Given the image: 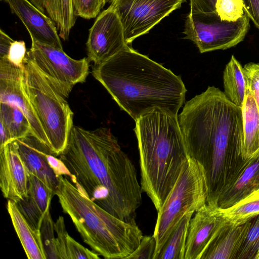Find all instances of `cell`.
<instances>
[{"label": "cell", "instance_id": "1", "mask_svg": "<svg viewBox=\"0 0 259 259\" xmlns=\"http://www.w3.org/2000/svg\"><path fill=\"white\" fill-rule=\"evenodd\" d=\"M59 156L78 190L116 218L136 223L141 186L134 164L110 128L73 125Z\"/></svg>", "mask_w": 259, "mask_h": 259}, {"label": "cell", "instance_id": "2", "mask_svg": "<svg viewBox=\"0 0 259 259\" xmlns=\"http://www.w3.org/2000/svg\"><path fill=\"white\" fill-rule=\"evenodd\" d=\"M178 120L189 156L205 171L207 203L218 205L222 190L244 160L241 108L220 89L208 87L186 102Z\"/></svg>", "mask_w": 259, "mask_h": 259}, {"label": "cell", "instance_id": "3", "mask_svg": "<svg viewBox=\"0 0 259 259\" xmlns=\"http://www.w3.org/2000/svg\"><path fill=\"white\" fill-rule=\"evenodd\" d=\"M93 76L135 121L158 108L178 115L185 100L179 75L127 46L92 68Z\"/></svg>", "mask_w": 259, "mask_h": 259}, {"label": "cell", "instance_id": "4", "mask_svg": "<svg viewBox=\"0 0 259 259\" xmlns=\"http://www.w3.org/2000/svg\"><path fill=\"white\" fill-rule=\"evenodd\" d=\"M135 122L142 190L158 210L190 156L178 115L156 108Z\"/></svg>", "mask_w": 259, "mask_h": 259}, {"label": "cell", "instance_id": "5", "mask_svg": "<svg viewBox=\"0 0 259 259\" xmlns=\"http://www.w3.org/2000/svg\"><path fill=\"white\" fill-rule=\"evenodd\" d=\"M56 194L83 241L106 259L126 258L143 236L136 223L121 220L100 207L63 176Z\"/></svg>", "mask_w": 259, "mask_h": 259}, {"label": "cell", "instance_id": "6", "mask_svg": "<svg viewBox=\"0 0 259 259\" xmlns=\"http://www.w3.org/2000/svg\"><path fill=\"white\" fill-rule=\"evenodd\" d=\"M24 88L53 152L59 156L65 148L73 126V113L65 97L26 56Z\"/></svg>", "mask_w": 259, "mask_h": 259}, {"label": "cell", "instance_id": "7", "mask_svg": "<svg viewBox=\"0 0 259 259\" xmlns=\"http://www.w3.org/2000/svg\"><path fill=\"white\" fill-rule=\"evenodd\" d=\"M208 193L204 167L190 157L184 164L174 187L157 210L153 235L156 241L153 259L185 214L189 211L196 212L207 203Z\"/></svg>", "mask_w": 259, "mask_h": 259}, {"label": "cell", "instance_id": "8", "mask_svg": "<svg viewBox=\"0 0 259 259\" xmlns=\"http://www.w3.org/2000/svg\"><path fill=\"white\" fill-rule=\"evenodd\" d=\"M245 13L236 22L222 20L215 11L190 12L186 16L185 39L193 42L201 53L225 50L242 41L250 27Z\"/></svg>", "mask_w": 259, "mask_h": 259}, {"label": "cell", "instance_id": "9", "mask_svg": "<svg viewBox=\"0 0 259 259\" xmlns=\"http://www.w3.org/2000/svg\"><path fill=\"white\" fill-rule=\"evenodd\" d=\"M26 57L31 60L54 87L68 98L74 85L85 81L89 72L87 58L76 60L63 50L31 39Z\"/></svg>", "mask_w": 259, "mask_h": 259}, {"label": "cell", "instance_id": "10", "mask_svg": "<svg viewBox=\"0 0 259 259\" xmlns=\"http://www.w3.org/2000/svg\"><path fill=\"white\" fill-rule=\"evenodd\" d=\"M117 14L123 27L124 38L130 45L186 0H107Z\"/></svg>", "mask_w": 259, "mask_h": 259}, {"label": "cell", "instance_id": "11", "mask_svg": "<svg viewBox=\"0 0 259 259\" xmlns=\"http://www.w3.org/2000/svg\"><path fill=\"white\" fill-rule=\"evenodd\" d=\"M126 44L123 27L115 11L109 6L97 17L89 30L87 59L98 65L120 52Z\"/></svg>", "mask_w": 259, "mask_h": 259}, {"label": "cell", "instance_id": "12", "mask_svg": "<svg viewBox=\"0 0 259 259\" xmlns=\"http://www.w3.org/2000/svg\"><path fill=\"white\" fill-rule=\"evenodd\" d=\"M0 100L1 102L19 108L29 122L31 133L50 148L45 133L25 90L24 66H17L6 58H0Z\"/></svg>", "mask_w": 259, "mask_h": 259}, {"label": "cell", "instance_id": "13", "mask_svg": "<svg viewBox=\"0 0 259 259\" xmlns=\"http://www.w3.org/2000/svg\"><path fill=\"white\" fill-rule=\"evenodd\" d=\"M217 205L206 203L195 212L189 226L185 259H200L211 239L225 223Z\"/></svg>", "mask_w": 259, "mask_h": 259}, {"label": "cell", "instance_id": "14", "mask_svg": "<svg viewBox=\"0 0 259 259\" xmlns=\"http://www.w3.org/2000/svg\"><path fill=\"white\" fill-rule=\"evenodd\" d=\"M29 172L14 141L0 149V187L4 197L17 203L27 196Z\"/></svg>", "mask_w": 259, "mask_h": 259}, {"label": "cell", "instance_id": "15", "mask_svg": "<svg viewBox=\"0 0 259 259\" xmlns=\"http://www.w3.org/2000/svg\"><path fill=\"white\" fill-rule=\"evenodd\" d=\"M27 30L31 39L63 49L61 38L52 20L29 0H4Z\"/></svg>", "mask_w": 259, "mask_h": 259}, {"label": "cell", "instance_id": "16", "mask_svg": "<svg viewBox=\"0 0 259 259\" xmlns=\"http://www.w3.org/2000/svg\"><path fill=\"white\" fill-rule=\"evenodd\" d=\"M14 141L28 172L42 181L55 195L59 180L48 162L51 149L31 133Z\"/></svg>", "mask_w": 259, "mask_h": 259}, {"label": "cell", "instance_id": "17", "mask_svg": "<svg viewBox=\"0 0 259 259\" xmlns=\"http://www.w3.org/2000/svg\"><path fill=\"white\" fill-rule=\"evenodd\" d=\"M259 189V154L244 160L222 190L218 206L222 208L235 204Z\"/></svg>", "mask_w": 259, "mask_h": 259}, {"label": "cell", "instance_id": "18", "mask_svg": "<svg viewBox=\"0 0 259 259\" xmlns=\"http://www.w3.org/2000/svg\"><path fill=\"white\" fill-rule=\"evenodd\" d=\"M250 224V221L239 225L226 221L209 243L200 259H237Z\"/></svg>", "mask_w": 259, "mask_h": 259}, {"label": "cell", "instance_id": "19", "mask_svg": "<svg viewBox=\"0 0 259 259\" xmlns=\"http://www.w3.org/2000/svg\"><path fill=\"white\" fill-rule=\"evenodd\" d=\"M54 195L53 191L42 181L29 172L27 196L16 204L27 221L35 230L40 231L43 218L50 209Z\"/></svg>", "mask_w": 259, "mask_h": 259}, {"label": "cell", "instance_id": "20", "mask_svg": "<svg viewBox=\"0 0 259 259\" xmlns=\"http://www.w3.org/2000/svg\"><path fill=\"white\" fill-rule=\"evenodd\" d=\"M7 208L27 257L29 259H47L40 232L32 228L16 202L8 200Z\"/></svg>", "mask_w": 259, "mask_h": 259}, {"label": "cell", "instance_id": "21", "mask_svg": "<svg viewBox=\"0 0 259 259\" xmlns=\"http://www.w3.org/2000/svg\"><path fill=\"white\" fill-rule=\"evenodd\" d=\"M241 109L243 133L242 156L246 160L259 154V109L247 88Z\"/></svg>", "mask_w": 259, "mask_h": 259}, {"label": "cell", "instance_id": "22", "mask_svg": "<svg viewBox=\"0 0 259 259\" xmlns=\"http://www.w3.org/2000/svg\"><path fill=\"white\" fill-rule=\"evenodd\" d=\"M29 1L52 20L60 38L67 40L77 17L73 13L71 0Z\"/></svg>", "mask_w": 259, "mask_h": 259}, {"label": "cell", "instance_id": "23", "mask_svg": "<svg viewBox=\"0 0 259 259\" xmlns=\"http://www.w3.org/2000/svg\"><path fill=\"white\" fill-rule=\"evenodd\" d=\"M224 93L237 106L242 107L246 86L243 67L232 55L223 72Z\"/></svg>", "mask_w": 259, "mask_h": 259}, {"label": "cell", "instance_id": "24", "mask_svg": "<svg viewBox=\"0 0 259 259\" xmlns=\"http://www.w3.org/2000/svg\"><path fill=\"white\" fill-rule=\"evenodd\" d=\"M194 212H187L173 230L155 259H185L190 221Z\"/></svg>", "mask_w": 259, "mask_h": 259}, {"label": "cell", "instance_id": "25", "mask_svg": "<svg viewBox=\"0 0 259 259\" xmlns=\"http://www.w3.org/2000/svg\"><path fill=\"white\" fill-rule=\"evenodd\" d=\"M218 210L225 221L236 225L250 221L259 215V189L231 206Z\"/></svg>", "mask_w": 259, "mask_h": 259}, {"label": "cell", "instance_id": "26", "mask_svg": "<svg viewBox=\"0 0 259 259\" xmlns=\"http://www.w3.org/2000/svg\"><path fill=\"white\" fill-rule=\"evenodd\" d=\"M0 122L7 127L13 141L31 133L27 118L14 105L1 102Z\"/></svg>", "mask_w": 259, "mask_h": 259}, {"label": "cell", "instance_id": "27", "mask_svg": "<svg viewBox=\"0 0 259 259\" xmlns=\"http://www.w3.org/2000/svg\"><path fill=\"white\" fill-rule=\"evenodd\" d=\"M259 247V215L250 220L246 237L237 259H254Z\"/></svg>", "mask_w": 259, "mask_h": 259}, {"label": "cell", "instance_id": "28", "mask_svg": "<svg viewBox=\"0 0 259 259\" xmlns=\"http://www.w3.org/2000/svg\"><path fill=\"white\" fill-rule=\"evenodd\" d=\"M215 11L222 20L236 22L244 15L242 0H217Z\"/></svg>", "mask_w": 259, "mask_h": 259}, {"label": "cell", "instance_id": "29", "mask_svg": "<svg viewBox=\"0 0 259 259\" xmlns=\"http://www.w3.org/2000/svg\"><path fill=\"white\" fill-rule=\"evenodd\" d=\"M54 224L49 209L43 218L40 228L47 258L59 259L56 240L54 235Z\"/></svg>", "mask_w": 259, "mask_h": 259}, {"label": "cell", "instance_id": "30", "mask_svg": "<svg viewBox=\"0 0 259 259\" xmlns=\"http://www.w3.org/2000/svg\"><path fill=\"white\" fill-rule=\"evenodd\" d=\"M107 0H71L75 16L85 19L96 18L104 7Z\"/></svg>", "mask_w": 259, "mask_h": 259}, {"label": "cell", "instance_id": "31", "mask_svg": "<svg viewBox=\"0 0 259 259\" xmlns=\"http://www.w3.org/2000/svg\"><path fill=\"white\" fill-rule=\"evenodd\" d=\"M246 88L254 98L259 109V63L250 62L243 66Z\"/></svg>", "mask_w": 259, "mask_h": 259}, {"label": "cell", "instance_id": "32", "mask_svg": "<svg viewBox=\"0 0 259 259\" xmlns=\"http://www.w3.org/2000/svg\"><path fill=\"white\" fill-rule=\"evenodd\" d=\"M156 241L153 235L143 236L138 247L126 259H153Z\"/></svg>", "mask_w": 259, "mask_h": 259}, {"label": "cell", "instance_id": "33", "mask_svg": "<svg viewBox=\"0 0 259 259\" xmlns=\"http://www.w3.org/2000/svg\"><path fill=\"white\" fill-rule=\"evenodd\" d=\"M66 246L68 259L100 258L97 253L84 247L68 234L67 237Z\"/></svg>", "mask_w": 259, "mask_h": 259}, {"label": "cell", "instance_id": "34", "mask_svg": "<svg viewBox=\"0 0 259 259\" xmlns=\"http://www.w3.org/2000/svg\"><path fill=\"white\" fill-rule=\"evenodd\" d=\"M54 227L58 235L56 240L59 259H68L66 242L67 237L68 234L66 230L63 217L59 216L54 224Z\"/></svg>", "mask_w": 259, "mask_h": 259}, {"label": "cell", "instance_id": "35", "mask_svg": "<svg viewBox=\"0 0 259 259\" xmlns=\"http://www.w3.org/2000/svg\"><path fill=\"white\" fill-rule=\"evenodd\" d=\"M26 54L25 42L23 40H14L10 47L6 58L13 64L23 67Z\"/></svg>", "mask_w": 259, "mask_h": 259}, {"label": "cell", "instance_id": "36", "mask_svg": "<svg viewBox=\"0 0 259 259\" xmlns=\"http://www.w3.org/2000/svg\"><path fill=\"white\" fill-rule=\"evenodd\" d=\"M57 156L53 152L49 154L48 159L50 167L57 177L64 176L70 178L71 174L67 167L62 160Z\"/></svg>", "mask_w": 259, "mask_h": 259}, {"label": "cell", "instance_id": "37", "mask_svg": "<svg viewBox=\"0 0 259 259\" xmlns=\"http://www.w3.org/2000/svg\"><path fill=\"white\" fill-rule=\"evenodd\" d=\"M245 12L259 30V0H242Z\"/></svg>", "mask_w": 259, "mask_h": 259}, {"label": "cell", "instance_id": "38", "mask_svg": "<svg viewBox=\"0 0 259 259\" xmlns=\"http://www.w3.org/2000/svg\"><path fill=\"white\" fill-rule=\"evenodd\" d=\"M190 12H211L215 11L217 0H190Z\"/></svg>", "mask_w": 259, "mask_h": 259}, {"label": "cell", "instance_id": "39", "mask_svg": "<svg viewBox=\"0 0 259 259\" xmlns=\"http://www.w3.org/2000/svg\"><path fill=\"white\" fill-rule=\"evenodd\" d=\"M2 29L0 30V58L7 57L10 47L14 41Z\"/></svg>", "mask_w": 259, "mask_h": 259}, {"label": "cell", "instance_id": "40", "mask_svg": "<svg viewBox=\"0 0 259 259\" xmlns=\"http://www.w3.org/2000/svg\"><path fill=\"white\" fill-rule=\"evenodd\" d=\"M0 149H1L13 141L7 127L1 122H0Z\"/></svg>", "mask_w": 259, "mask_h": 259}, {"label": "cell", "instance_id": "41", "mask_svg": "<svg viewBox=\"0 0 259 259\" xmlns=\"http://www.w3.org/2000/svg\"><path fill=\"white\" fill-rule=\"evenodd\" d=\"M254 259H259V247H258L257 252L255 254Z\"/></svg>", "mask_w": 259, "mask_h": 259}]
</instances>
